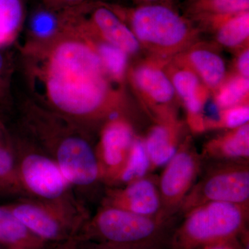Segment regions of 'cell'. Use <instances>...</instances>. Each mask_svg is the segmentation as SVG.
<instances>
[{
    "mask_svg": "<svg viewBox=\"0 0 249 249\" xmlns=\"http://www.w3.org/2000/svg\"><path fill=\"white\" fill-rule=\"evenodd\" d=\"M0 238L7 249H48L50 245L31 232L4 205L0 206Z\"/></svg>",
    "mask_w": 249,
    "mask_h": 249,
    "instance_id": "d6986e66",
    "label": "cell"
},
{
    "mask_svg": "<svg viewBox=\"0 0 249 249\" xmlns=\"http://www.w3.org/2000/svg\"><path fill=\"white\" fill-rule=\"evenodd\" d=\"M202 157L196 152L191 139L180 144L176 153L165 165L157 183L161 210L165 217H173L196 184L200 173Z\"/></svg>",
    "mask_w": 249,
    "mask_h": 249,
    "instance_id": "9c48e42d",
    "label": "cell"
},
{
    "mask_svg": "<svg viewBox=\"0 0 249 249\" xmlns=\"http://www.w3.org/2000/svg\"><path fill=\"white\" fill-rule=\"evenodd\" d=\"M185 16L206 29L218 19L249 11V0H187Z\"/></svg>",
    "mask_w": 249,
    "mask_h": 249,
    "instance_id": "2e32d148",
    "label": "cell"
},
{
    "mask_svg": "<svg viewBox=\"0 0 249 249\" xmlns=\"http://www.w3.org/2000/svg\"><path fill=\"white\" fill-rule=\"evenodd\" d=\"M107 4L152 58L169 61L197 42L200 29L175 8L160 4L130 8Z\"/></svg>",
    "mask_w": 249,
    "mask_h": 249,
    "instance_id": "5b68a950",
    "label": "cell"
},
{
    "mask_svg": "<svg viewBox=\"0 0 249 249\" xmlns=\"http://www.w3.org/2000/svg\"><path fill=\"white\" fill-rule=\"evenodd\" d=\"M18 111V128L52 157L77 197L88 206L104 185L93 134L29 97Z\"/></svg>",
    "mask_w": 249,
    "mask_h": 249,
    "instance_id": "7a4b0ae2",
    "label": "cell"
},
{
    "mask_svg": "<svg viewBox=\"0 0 249 249\" xmlns=\"http://www.w3.org/2000/svg\"><path fill=\"white\" fill-rule=\"evenodd\" d=\"M215 91L214 102L220 110L249 103V78L236 73L226 78Z\"/></svg>",
    "mask_w": 249,
    "mask_h": 249,
    "instance_id": "484cf974",
    "label": "cell"
},
{
    "mask_svg": "<svg viewBox=\"0 0 249 249\" xmlns=\"http://www.w3.org/2000/svg\"><path fill=\"white\" fill-rule=\"evenodd\" d=\"M206 29L213 32L219 45L229 49L247 47L249 37V11L218 19Z\"/></svg>",
    "mask_w": 249,
    "mask_h": 249,
    "instance_id": "ffe728a7",
    "label": "cell"
},
{
    "mask_svg": "<svg viewBox=\"0 0 249 249\" xmlns=\"http://www.w3.org/2000/svg\"><path fill=\"white\" fill-rule=\"evenodd\" d=\"M80 16L108 76L116 84L122 85L127 76L129 68V55L122 49L102 40L93 34L85 22L81 13Z\"/></svg>",
    "mask_w": 249,
    "mask_h": 249,
    "instance_id": "7402d4cb",
    "label": "cell"
},
{
    "mask_svg": "<svg viewBox=\"0 0 249 249\" xmlns=\"http://www.w3.org/2000/svg\"><path fill=\"white\" fill-rule=\"evenodd\" d=\"M136 134L128 119L117 116L107 121L98 132L95 145L103 184L111 187L124 168Z\"/></svg>",
    "mask_w": 249,
    "mask_h": 249,
    "instance_id": "8fae6325",
    "label": "cell"
},
{
    "mask_svg": "<svg viewBox=\"0 0 249 249\" xmlns=\"http://www.w3.org/2000/svg\"><path fill=\"white\" fill-rule=\"evenodd\" d=\"M14 60L0 48V106H11V85L14 72Z\"/></svg>",
    "mask_w": 249,
    "mask_h": 249,
    "instance_id": "83f0119b",
    "label": "cell"
},
{
    "mask_svg": "<svg viewBox=\"0 0 249 249\" xmlns=\"http://www.w3.org/2000/svg\"><path fill=\"white\" fill-rule=\"evenodd\" d=\"M136 6H143V5H165V6L174 7V0H133Z\"/></svg>",
    "mask_w": 249,
    "mask_h": 249,
    "instance_id": "4dcf8cb0",
    "label": "cell"
},
{
    "mask_svg": "<svg viewBox=\"0 0 249 249\" xmlns=\"http://www.w3.org/2000/svg\"><path fill=\"white\" fill-rule=\"evenodd\" d=\"M249 103L221 109L217 121H207L206 129L224 128L232 129L249 124Z\"/></svg>",
    "mask_w": 249,
    "mask_h": 249,
    "instance_id": "4316f807",
    "label": "cell"
},
{
    "mask_svg": "<svg viewBox=\"0 0 249 249\" xmlns=\"http://www.w3.org/2000/svg\"><path fill=\"white\" fill-rule=\"evenodd\" d=\"M62 27V11H54L42 4L31 13L28 19L24 42H47L57 36Z\"/></svg>",
    "mask_w": 249,
    "mask_h": 249,
    "instance_id": "603a6c76",
    "label": "cell"
},
{
    "mask_svg": "<svg viewBox=\"0 0 249 249\" xmlns=\"http://www.w3.org/2000/svg\"><path fill=\"white\" fill-rule=\"evenodd\" d=\"M8 130L24 196L89 217L88 206L77 197L52 157L17 126Z\"/></svg>",
    "mask_w": 249,
    "mask_h": 249,
    "instance_id": "277c9868",
    "label": "cell"
},
{
    "mask_svg": "<svg viewBox=\"0 0 249 249\" xmlns=\"http://www.w3.org/2000/svg\"><path fill=\"white\" fill-rule=\"evenodd\" d=\"M165 70L185 108L198 107L206 102L209 89L191 69L173 58L165 64Z\"/></svg>",
    "mask_w": 249,
    "mask_h": 249,
    "instance_id": "e0dca14e",
    "label": "cell"
},
{
    "mask_svg": "<svg viewBox=\"0 0 249 249\" xmlns=\"http://www.w3.org/2000/svg\"><path fill=\"white\" fill-rule=\"evenodd\" d=\"M62 16L54 38L19 47L23 76L29 98L93 135L113 118L127 117L125 98L103 67L76 8Z\"/></svg>",
    "mask_w": 249,
    "mask_h": 249,
    "instance_id": "6da1fadb",
    "label": "cell"
},
{
    "mask_svg": "<svg viewBox=\"0 0 249 249\" xmlns=\"http://www.w3.org/2000/svg\"><path fill=\"white\" fill-rule=\"evenodd\" d=\"M88 27L100 38L119 47L129 56H135L142 50L128 26L102 1H87L79 6Z\"/></svg>",
    "mask_w": 249,
    "mask_h": 249,
    "instance_id": "7c38bea8",
    "label": "cell"
},
{
    "mask_svg": "<svg viewBox=\"0 0 249 249\" xmlns=\"http://www.w3.org/2000/svg\"><path fill=\"white\" fill-rule=\"evenodd\" d=\"M75 249H111L105 246L98 245V244L93 243L91 242H86V241L78 240V245H77Z\"/></svg>",
    "mask_w": 249,
    "mask_h": 249,
    "instance_id": "1f68e13d",
    "label": "cell"
},
{
    "mask_svg": "<svg viewBox=\"0 0 249 249\" xmlns=\"http://www.w3.org/2000/svg\"><path fill=\"white\" fill-rule=\"evenodd\" d=\"M89 0H41L43 6L54 11H61L73 9Z\"/></svg>",
    "mask_w": 249,
    "mask_h": 249,
    "instance_id": "f1b7e54d",
    "label": "cell"
},
{
    "mask_svg": "<svg viewBox=\"0 0 249 249\" xmlns=\"http://www.w3.org/2000/svg\"><path fill=\"white\" fill-rule=\"evenodd\" d=\"M1 245H1V238H0V247H1Z\"/></svg>",
    "mask_w": 249,
    "mask_h": 249,
    "instance_id": "d590c367",
    "label": "cell"
},
{
    "mask_svg": "<svg viewBox=\"0 0 249 249\" xmlns=\"http://www.w3.org/2000/svg\"><path fill=\"white\" fill-rule=\"evenodd\" d=\"M167 62L150 58L129 67L127 73L134 91L157 121L176 117L170 106L177 94L165 70Z\"/></svg>",
    "mask_w": 249,
    "mask_h": 249,
    "instance_id": "30bf717a",
    "label": "cell"
},
{
    "mask_svg": "<svg viewBox=\"0 0 249 249\" xmlns=\"http://www.w3.org/2000/svg\"><path fill=\"white\" fill-rule=\"evenodd\" d=\"M239 240H240V249H249V233L248 229H247L242 234Z\"/></svg>",
    "mask_w": 249,
    "mask_h": 249,
    "instance_id": "e575fe53",
    "label": "cell"
},
{
    "mask_svg": "<svg viewBox=\"0 0 249 249\" xmlns=\"http://www.w3.org/2000/svg\"><path fill=\"white\" fill-rule=\"evenodd\" d=\"M101 205L142 215H161V202L158 186L147 177L125 186L106 187Z\"/></svg>",
    "mask_w": 249,
    "mask_h": 249,
    "instance_id": "4fadbf2b",
    "label": "cell"
},
{
    "mask_svg": "<svg viewBox=\"0 0 249 249\" xmlns=\"http://www.w3.org/2000/svg\"><path fill=\"white\" fill-rule=\"evenodd\" d=\"M4 206L49 245H58L76 237L91 217L71 213L27 196L17 198Z\"/></svg>",
    "mask_w": 249,
    "mask_h": 249,
    "instance_id": "ba28073f",
    "label": "cell"
},
{
    "mask_svg": "<svg viewBox=\"0 0 249 249\" xmlns=\"http://www.w3.org/2000/svg\"><path fill=\"white\" fill-rule=\"evenodd\" d=\"M78 243V239L76 238V237H73L71 240L57 245L56 248L55 249H75Z\"/></svg>",
    "mask_w": 249,
    "mask_h": 249,
    "instance_id": "836d02e7",
    "label": "cell"
},
{
    "mask_svg": "<svg viewBox=\"0 0 249 249\" xmlns=\"http://www.w3.org/2000/svg\"><path fill=\"white\" fill-rule=\"evenodd\" d=\"M240 241L231 242V243L224 244V245L213 246L203 249H240Z\"/></svg>",
    "mask_w": 249,
    "mask_h": 249,
    "instance_id": "d6a6232c",
    "label": "cell"
},
{
    "mask_svg": "<svg viewBox=\"0 0 249 249\" xmlns=\"http://www.w3.org/2000/svg\"><path fill=\"white\" fill-rule=\"evenodd\" d=\"M237 73L241 76L249 78V49L248 47H244L237 55L235 62Z\"/></svg>",
    "mask_w": 249,
    "mask_h": 249,
    "instance_id": "f546056e",
    "label": "cell"
},
{
    "mask_svg": "<svg viewBox=\"0 0 249 249\" xmlns=\"http://www.w3.org/2000/svg\"><path fill=\"white\" fill-rule=\"evenodd\" d=\"M248 163L249 160H224L214 165L196 183L181 209L187 212L211 201L249 206Z\"/></svg>",
    "mask_w": 249,
    "mask_h": 249,
    "instance_id": "52a82bcc",
    "label": "cell"
},
{
    "mask_svg": "<svg viewBox=\"0 0 249 249\" xmlns=\"http://www.w3.org/2000/svg\"><path fill=\"white\" fill-rule=\"evenodd\" d=\"M174 58L191 69L209 89H217L227 78L225 62L214 49L196 43Z\"/></svg>",
    "mask_w": 249,
    "mask_h": 249,
    "instance_id": "9a60e30c",
    "label": "cell"
},
{
    "mask_svg": "<svg viewBox=\"0 0 249 249\" xmlns=\"http://www.w3.org/2000/svg\"><path fill=\"white\" fill-rule=\"evenodd\" d=\"M248 220L249 206L204 203L187 211L174 232L169 249H203L238 242Z\"/></svg>",
    "mask_w": 249,
    "mask_h": 249,
    "instance_id": "8992f818",
    "label": "cell"
},
{
    "mask_svg": "<svg viewBox=\"0 0 249 249\" xmlns=\"http://www.w3.org/2000/svg\"><path fill=\"white\" fill-rule=\"evenodd\" d=\"M182 124L177 118L157 121L143 139L150 163V171L163 166L176 153Z\"/></svg>",
    "mask_w": 249,
    "mask_h": 249,
    "instance_id": "5bb4252c",
    "label": "cell"
},
{
    "mask_svg": "<svg viewBox=\"0 0 249 249\" xmlns=\"http://www.w3.org/2000/svg\"><path fill=\"white\" fill-rule=\"evenodd\" d=\"M178 224L174 217H150L101 205L76 237L111 249H169Z\"/></svg>",
    "mask_w": 249,
    "mask_h": 249,
    "instance_id": "3957f363",
    "label": "cell"
},
{
    "mask_svg": "<svg viewBox=\"0 0 249 249\" xmlns=\"http://www.w3.org/2000/svg\"><path fill=\"white\" fill-rule=\"evenodd\" d=\"M0 196H25L19 182L9 130L0 121Z\"/></svg>",
    "mask_w": 249,
    "mask_h": 249,
    "instance_id": "44dd1931",
    "label": "cell"
},
{
    "mask_svg": "<svg viewBox=\"0 0 249 249\" xmlns=\"http://www.w3.org/2000/svg\"><path fill=\"white\" fill-rule=\"evenodd\" d=\"M150 163L143 139L136 136L124 168L111 187L125 186L147 177Z\"/></svg>",
    "mask_w": 249,
    "mask_h": 249,
    "instance_id": "d4e9b609",
    "label": "cell"
},
{
    "mask_svg": "<svg viewBox=\"0 0 249 249\" xmlns=\"http://www.w3.org/2000/svg\"><path fill=\"white\" fill-rule=\"evenodd\" d=\"M24 22L23 0H0V48L14 43Z\"/></svg>",
    "mask_w": 249,
    "mask_h": 249,
    "instance_id": "cb8c5ba5",
    "label": "cell"
},
{
    "mask_svg": "<svg viewBox=\"0 0 249 249\" xmlns=\"http://www.w3.org/2000/svg\"><path fill=\"white\" fill-rule=\"evenodd\" d=\"M201 155L214 160H249V124L211 139L205 144Z\"/></svg>",
    "mask_w": 249,
    "mask_h": 249,
    "instance_id": "ac0fdd59",
    "label": "cell"
}]
</instances>
